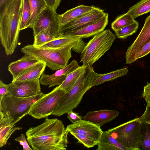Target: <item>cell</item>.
<instances>
[{
    "mask_svg": "<svg viewBox=\"0 0 150 150\" xmlns=\"http://www.w3.org/2000/svg\"><path fill=\"white\" fill-rule=\"evenodd\" d=\"M71 50L69 46L57 48H41L35 47L33 45H28L22 48L21 50L23 53L45 62L46 67L54 71L68 65L72 56Z\"/></svg>",
    "mask_w": 150,
    "mask_h": 150,
    "instance_id": "3957f363",
    "label": "cell"
},
{
    "mask_svg": "<svg viewBox=\"0 0 150 150\" xmlns=\"http://www.w3.org/2000/svg\"><path fill=\"white\" fill-rule=\"evenodd\" d=\"M8 84L3 83L2 81L0 80V102L3 98L9 93L7 89Z\"/></svg>",
    "mask_w": 150,
    "mask_h": 150,
    "instance_id": "74e56055",
    "label": "cell"
},
{
    "mask_svg": "<svg viewBox=\"0 0 150 150\" xmlns=\"http://www.w3.org/2000/svg\"><path fill=\"white\" fill-rule=\"evenodd\" d=\"M33 45L38 47L49 42L56 38L45 31H42L34 36Z\"/></svg>",
    "mask_w": 150,
    "mask_h": 150,
    "instance_id": "4dcf8cb0",
    "label": "cell"
},
{
    "mask_svg": "<svg viewBox=\"0 0 150 150\" xmlns=\"http://www.w3.org/2000/svg\"><path fill=\"white\" fill-rule=\"evenodd\" d=\"M59 24L56 11L47 6L40 13L32 29L34 36L42 31H45L55 38L59 37Z\"/></svg>",
    "mask_w": 150,
    "mask_h": 150,
    "instance_id": "9c48e42d",
    "label": "cell"
},
{
    "mask_svg": "<svg viewBox=\"0 0 150 150\" xmlns=\"http://www.w3.org/2000/svg\"><path fill=\"white\" fill-rule=\"evenodd\" d=\"M119 112L116 110L108 109L89 111L83 117V119L100 127L114 119L118 115Z\"/></svg>",
    "mask_w": 150,
    "mask_h": 150,
    "instance_id": "e0dca14e",
    "label": "cell"
},
{
    "mask_svg": "<svg viewBox=\"0 0 150 150\" xmlns=\"http://www.w3.org/2000/svg\"><path fill=\"white\" fill-rule=\"evenodd\" d=\"M47 5L56 11L61 0H44Z\"/></svg>",
    "mask_w": 150,
    "mask_h": 150,
    "instance_id": "f35d334b",
    "label": "cell"
},
{
    "mask_svg": "<svg viewBox=\"0 0 150 150\" xmlns=\"http://www.w3.org/2000/svg\"><path fill=\"white\" fill-rule=\"evenodd\" d=\"M23 0H14L0 14V38L6 54H12L18 41Z\"/></svg>",
    "mask_w": 150,
    "mask_h": 150,
    "instance_id": "7a4b0ae2",
    "label": "cell"
},
{
    "mask_svg": "<svg viewBox=\"0 0 150 150\" xmlns=\"http://www.w3.org/2000/svg\"><path fill=\"white\" fill-rule=\"evenodd\" d=\"M86 44L82 38L59 35L58 38L36 47L57 48L69 46L76 52L81 53Z\"/></svg>",
    "mask_w": 150,
    "mask_h": 150,
    "instance_id": "2e32d148",
    "label": "cell"
},
{
    "mask_svg": "<svg viewBox=\"0 0 150 150\" xmlns=\"http://www.w3.org/2000/svg\"><path fill=\"white\" fill-rule=\"evenodd\" d=\"M31 12L30 28H32L34 24L41 12L48 6L44 0H28Z\"/></svg>",
    "mask_w": 150,
    "mask_h": 150,
    "instance_id": "d4e9b609",
    "label": "cell"
},
{
    "mask_svg": "<svg viewBox=\"0 0 150 150\" xmlns=\"http://www.w3.org/2000/svg\"><path fill=\"white\" fill-rule=\"evenodd\" d=\"M93 5H81L67 10L63 14H58L59 27L70 22L79 16L93 9Z\"/></svg>",
    "mask_w": 150,
    "mask_h": 150,
    "instance_id": "44dd1931",
    "label": "cell"
},
{
    "mask_svg": "<svg viewBox=\"0 0 150 150\" xmlns=\"http://www.w3.org/2000/svg\"><path fill=\"white\" fill-rule=\"evenodd\" d=\"M69 132L82 134L98 143L103 132L100 127L87 120H81L67 125Z\"/></svg>",
    "mask_w": 150,
    "mask_h": 150,
    "instance_id": "5bb4252c",
    "label": "cell"
},
{
    "mask_svg": "<svg viewBox=\"0 0 150 150\" xmlns=\"http://www.w3.org/2000/svg\"><path fill=\"white\" fill-rule=\"evenodd\" d=\"M21 119L10 117L0 118V147L6 145L10 136L16 131L22 129L21 127H14Z\"/></svg>",
    "mask_w": 150,
    "mask_h": 150,
    "instance_id": "ac0fdd59",
    "label": "cell"
},
{
    "mask_svg": "<svg viewBox=\"0 0 150 150\" xmlns=\"http://www.w3.org/2000/svg\"><path fill=\"white\" fill-rule=\"evenodd\" d=\"M87 66L72 88L67 92L65 98L51 115L59 116L76 108L85 93L90 89L92 77L91 69Z\"/></svg>",
    "mask_w": 150,
    "mask_h": 150,
    "instance_id": "277c9868",
    "label": "cell"
},
{
    "mask_svg": "<svg viewBox=\"0 0 150 150\" xmlns=\"http://www.w3.org/2000/svg\"><path fill=\"white\" fill-rule=\"evenodd\" d=\"M104 10L96 7L59 28V35L81 28L101 19L105 14Z\"/></svg>",
    "mask_w": 150,
    "mask_h": 150,
    "instance_id": "30bf717a",
    "label": "cell"
},
{
    "mask_svg": "<svg viewBox=\"0 0 150 150\" xmlns=\"http://www.w3.org/2000/svg\"><path fill=\"white\" fill-rule=\"evenodd\" d=\"M150 12V0H141L129 8L127 13L134 19Z\"/></svg>",
    "mask_w": 150,
    "mask_h": 150,
    "instance_id": "484cf974",
    "label": "cell"
},
{
    "mask_svg": "<svg viewBox=\"0 0 150 150\" xmlns=\"http://www.w3.org/2000/svg\"><path fill=\"white\" fill-rule=\"evenodd\" d=\"M69 132L62 121L47 117L42 123L30 127L26 135L34 150H66Z\"/></svg>",
    "mask_w": 150,
    "mask_h": 150,
    "instance_id": "6da1fadb",
    "label": "cell"
},
{
    "mask_svg": "<svg viewBox=\"0 0 150 150\" xmlns=\"http://www.w3.org/2000/svg\"><path fill=\"white\" fill-rule=\"evenodd\" d=\"M67 113V117L72 123L82 120V117L79 115V113L74 112L73 110L68 112Z\"/></svg>",
    "mask_w": 150,
    "mask_h": 150,
    "instance_id": "e575fe53",
    "label": "cell"
},
{
    "mask_svg": "<svg viewBox=\"0 0 150 150\" xmlns=\"http://www.w3.org/2000/svg\"><path fill=\"white\" fill-rule=\"evenodd\" d=\"M40 79L15 81L8 84L9 93L20 98H26L41 94Z\"/></svg>",
    "mask_w": 150,
    "mask_h": 150,
    "instance_id": "8fae6325",
    "label": "cell"
},
{
    "mask_svg": "<svg viewBox=\"0 0 150 150\" xmlns=\"http://www.w3.org/2000/svg\"><path fill=\"white\" fill-rule=\"evenodd\" d=\"M70 133L78 140L79 142L88 148L93 147L98 144L97 142L86 136L73 132Z\"/></svg>",
    "mask_w": 150,
    "mask_h": 150,
    "instance_id": "1f68e13d",
    "label": "cell"
},
{
    "mask_svg": "<svg viewBox=\"0 0 150 150\" xmlns=\"http://www.w3.org/2000/svg\"><path fill=\"white\" fill-rule=\"evenodd\" d=\"M31 12L28 0H23L22 11L20 29L22 30L30 28Z\"/></svg>",
    "mask_w": 150,
    "mask_h": 150,
    "instance_id": "83f0119b",
    "label": "cell"
},
{
    "mask_svg": "<svg viewBox=\"0 0 150 150\" xmlns=\"http://www.w3.org/2000/svg\"><path fill=\"white\" fill-rule=\"evenodd\" d=\"M139 25L138 22L136 21L134 23L130 25L114 31L115 35L118 38L125 39L135 33Z\"/></svg>",
    "mask_w": 150,
    "mask_h": 150,
    "instance_id": "f1b7e54d",
    "label": "cell"
},
{
    "mask_svg": "<svg viewBox=\"0 0 150 150\" xmlns=\"http://www.w3.org/2000/svg\"><path fill=\"white\" fill-rule=\"evenodd\" d=\"M43 94L20 98L9 93L0 102V111L3 113L4 117L22 119L26 115L32 105Z\"/></svg>",
    "mask_w": 150,
    "mask_h": 150,
    "instance_id": "ba28073f",
    "label": "cell"
},
{
    "mask_svg": "<svg viewBox=\"0 0 150 150\" xmlns=\"http://www.w3.org/2000/svg\"><path fill=\"white\" fill-rule=\"evenodd\" d=\"M150 40V15L146 18L144 26L137 38L127 48L125 54L126 64L134 62L136 54Z\"/></svg>",
    "mask_w": 150,
    "mask_h": 150,
    "instance_id": "7c38bea8",
    "label": "cell"
},
{
    "mask_svg": "<svg viewBox=\"0 0 150 150\" xmlns=\"http://www.w3.org/2000/svg\"><path fill=\"white\" fill-rule=\"evenodd\" d=\"M96 150H126L107 131L103 132Z\"/></svg>",
    "mask_w": 150,
    "mask_h": 150,
    "instance_id": "603a6c76",
    "label": "cell"
},
{
    "mask_svg": "<svg viewBox=\"0 0 150 150\" xmlns=\"http://www.w3.org/2000/svg\"><path fill=\"white\" fill-rule=\"evenodd\" d=\"M87 66L83 65L80 66L76 69L69 74L62 83L59 85V88L68 92L84 72Z\"/></svg>",
    "mask_w": 150,
    "mask_h": 150,
    "instance_id": "cb8c5ba5",
    "label": "cell"
},
{
    "mask_svg": "<svg viewBox=\"0 0 150 150\" xmlns=\"http://www.w3.org/2000/svg\"><path fill=\"white\" fill-rule=\"evenodd\" d=\"M143 139L141 150H150V124L142 123Z\"/></svg>",
    "mask_w": 150,
    "mask_h": 150,
    "instance_id": "f546056e",
    "label": "cell"
},
{
    "mask_svg": "<svg viewBox=\"0 0 150 150\" xmlns=\"http://www.w3.org/2000/svg\"><path fill=\"white\" fill-rule=\"evenodd\" d=\"M136 21L127 13L118 16L111 24V28L115 31L134 23Z\"/></svg>",
    "mask_w": 150,
    "mask_h": 150,
    "instance_id": "4316f807",
    "label": "cell"
},
{
    "mask_svg": "<svg viewBox=\"0 0 150 150\" xmlns=\"http://www.w3.org/2000/svg\"><path fill=\"white\" fill-rule=\"evenodd\" d=\"M141 123H147L150 124V107L146 104V110L143 114L140 117Z\"/></svg>",
    "mask_w": 150,
    "mask_h": 150,
    "instance_id": "d590c367",
    "label": "cell"
},
{
    "mask_svg": "<svg viewBox=\"0 0 150 150\" xmlns=\"http://www.w3.org/2000/svg\"><path fill=\"white\" fill-rule=\"evenodd\" d=\"M115 38V35L109 29L94 35L81 53L82 65L93 67V64L110 49Z\"/></svg>",
    "mask_w": 150,
    "mask_h": 150,
    "instance_id": "5b68a950",
    "label": "cell"
},
{
    "mask_svg": "<svg viewBox=\"0 0 150 150\" xmlns=\"http://www.w3.org/2000/svg\"><path fill=\"white\" fill-rule=\"evenodd\" d=\"M142 96L147 105L150 107V83H147L144 86Z\"/></svg>",
    "mask_w": 150,
    "mask_h": 150,
    "instance_id": "8d00e7d4",
    "label": "cell"
},
{
    "mask_svg": "<svg viewBox=\"0 0 150 150\" xmlns=\"http://www.w3.org/2000/svg\"><path fill=\"white\" fill-rule=\"evenodd\" d=\"M150 52V40L141 48L136 55L134 62L137 59L144 57Z\"/></svg>",
    "mask_w": 150,
    "mask_h": 150,
    "instance_id": "d6a6232c",
    "label": "cell"
},
{
    "mask_svg": "<svg viewBox=\"0 0 150 150\" xmlns=\"http://www.w3.org/2000/svg\"><path fill=\"white\" fill-rule=\"evenodd\" d=\"M108 132L126 150H140L143 139L142 124L136 118L114 128Z\"/></svg>",
    "mask_w": 150,
    "mask_h": 150,
    "instance_id": "8992f818",
    "label": "cell"
},
{
    "mask_svg": "<svg viewBox=\"0 0 150 150\" xmlns=\"http://www.w3.org/2000/svg\"><path fill=\"white\" fill-rule=\"evenodd\" d=\"M15 140L19 143L22 146L24 150H33L30 147L26 140L25 136L23 134H21V136L15 138Z\"/></svg>",
    "mask_w": 150,
    "mask_h": 150,
    "instance_id": "836d02e7",
    "label": "cell"
},
{
    "mask_svg": "<svg viewBox=\"0 0 150 150\" xmlns=\"http://www.w3.org/2000/svg\"><path fill=\"white\" fill-rule=\"evenodd\" d=\"M128 71L127 67L119 69L109 73L99 74L95 72L93 67L91 69L92 77L91 87L98 86L106 82L112 81L127 75Z\"/></svg>",
    "mask_w": 150,
    "mask_h": 150,
    "instance_id": "ffe728a7",
    "label": "cell"
},
{
    "mask_svg": "<svg viewBox=\"0 0 150 150\" xmlns=\"http://www.w3.org/2000/svg\"><path fill=\"white\" fill-rule=\"evenodd\" d=\"M80 66L77 62L74 60L69 64L57 70L54 74L49 75L43 73L40 79V83L44 86H48L49 88L59 86L62 83L69 74Z\"/></svg>",
    "mask_w": 150,
    "mask_h": 150,
    "instance_id": "4fadbf2b",
    "label": "cell"
},
{
    "mask_svg": "<svg viewBox=\"0 0 150 150\" xmlns=\"http://www.w3.org/2000/svg\"><path fill=\"white\" fill-rule=\"evenodd\" d=\"M108 14L105 15L97 21L78 30L66 33L59 35L85 38L91 37L104 30L108 24Z\"/></svg>",
    "mask_w": 150,
    "mask_h": 150,
    "instance_id": "9a60e30c",
    "label": "cell"
},
{
    "mask_svg": "<svg viewBox=\"0 0 150 150\" xmlns=\"http://www.w3.org/2000/svg\"><path fill=\"white\" fill-rule=\"evenodd\" d=\"M14 0H5L0 6V14H1Z\"/></svg>",
    "mask_w": 150,
    "mask_h": 150,
    "instance_id": "ab89813d",
    "label": "cell"
},
{
    "mask_svg": "<svg viewBox=\"0 0 150 150\" xmlns=\"http://www.w3.org/2000/svg\"><path fill=\"white\" fill-rule=\"evenodd\" d=\"M40 61L28 54L25 55L19 59L11 62L8 65V70L14 81L23 71L40 62Z\"/></svg>",
    "mask_w": 150,
    "mask_h": 150,
    "instance_id": "d6986e66",
    "label": "cell"
},
{
    "mask_svg": "<svg viewBox=\"0 0 150 150\" xmlns=\"http://www.w3.org/2000/svg\"><path fill=\"white\" fill-rule=\"evenodd\" d=\"M67 93L59 86L50 93L43 94L31 105L26 114L40 119L48 117L59 106Z\"/></svg>",
    "mask_w": 150,
    "mask_h": 150,
    "instance_id": "52a82bcc",
    "label": "cell"
},
{
    "mask_svg": "<svg viewBox=\"0 0 150 150\" xmlns=\"http://www.w3.org/2000/svg\"><path fill=\"white\" fill-rule=\"evenodd\" d=\"M46 67V63L40 61L23 71L13 81H23L40 79Z\"/></svg>",
    "mask_w": 150,
    "mask_h": 150,
    "instance_id": "7402d4cb",
    "label": "cell"
}]
</instances>
